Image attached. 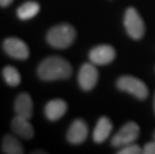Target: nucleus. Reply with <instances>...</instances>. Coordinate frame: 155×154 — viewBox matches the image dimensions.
<instances>
[{
    "label": "nucleus",
    "mask_w": 155,
    "mask_h": 154,
    "mask_svg": "<svg viewBox=\"0 0 155 154\" xmlns=\"http://www.w3.org/2000/svg\"><path fill=\"white\" fill-rule=\"evenodd\" d=\"M37 74L44 81L66 79L72 74V67L67 60L58 56H51L44 59L38 66Z\"/></svg>",
    "instance_id": "1"
},
{
    "label": "nucleus",
    "mask_w": 155,
    "mask_h": 154,
    "mask_svg": "<svg viewBox=\"0 0 155 154\" xmlns=\"http://www.w3.org/2000/svg\"><path fill=\"white\" fill-rule=\"evenodd\" d=\"M76 32L70 24H60L52 27L48 31L46 39L50 46L57 49H64L73 43Z\"/></svg>",
    "instance_id": "2"
},
{
    "label": "nucleus",
    "mask_w": 155,
    "mask_h": 154,
    "mask_svg": "<svg viewBox=\"0 0 155 154\" xmlns=\"http://www.w3.org/2000/svg\"><path fill=\"white\" fill-rule=\"evenodd\" d=\"M117 87L124 92L132 94L138 99L143 100L148 95V88L143 81L133 76H122L116 82Z\"/></svg>",
    "instance_id": "3"
},
{
    "label": "nucleus",
    "mask_w": 155,
    "mask_h": 154,
    "mask_svg": "<svg viewBox=\"0 0 155 154\" xmlns=\"http://www.w3.org/2000/svg\"><path fill=\"white\" fill-rule=\"evenodd\" d=\"M124 26L128 35L133 39H140L144 34V22L139 13L133 7H129L125 12Z\"/></svg>",
    "instance_id": "4"
},
{
    "label": "nucleus",
    "mask_w": 155,
    "mask_h": 154,
    "mask_svg": "<svg viewBox=\"0 0 155 154\" xmlns=\"http://www.w3.org/2000/svg\"><path fill=\"white\" fill-rule=\"evenodd\" d=\"M139 126L135 122H128L120 128V130L112 137L111 144L114 147H122L133 143L139 136Z\"/></svg>",
    "instance_id": "5"
},
{
    "label": "nucleus",
    "mask_w": 155,
    "mask_h": 154,
    "mask_svg": "<svg viewBox=\"0 0 155 154\" xmlns=\"http://www.w3.org/2000/svg\"><path fill=\"white\" fill-rule=\"evenodd\" d=\"M3 49L9 56L18 60H25L29 56V48L24 41L16 37H8L3 42Z\"/></svg>",
    "instance_id": "6"
},
{
    "label": "nucleus",
    "mask_w": 155,
    "mask_h": 154,
    "mask_svg": "<svg viewBox=\"0 0 155 154\" xmlns=\"http://www.w3.org/2000/svg\"><path fill=\"white\" fill-rule=\"evenodd\" d=\"M98 80V71L91 63H85L81 66L78 73V82L85 91L91 90L96 85Z\"/></svg>",
    "instance_id": "7"
},
{
    "label": "nucleus",
    "mask_w": 155,
    "mask_h": 154,
    "mask_svg": "<svg viewBox=\"0 0 155 154\" xmlns=\"http://www.w3.org/2000/svg\"><path fill=\"white\" fill-rule=\"evenodd\" d=\"M116 53L110 45H99L94 47L89 52V59L93 64L105 65L114 60Z\"/></svg>",
    "instance_id": "8"
},
{
    "label": "nucleus",
    "mask_w": 155,
    "mask_h": 154,
    "mask_svg": "<svg viewBox=\"0 0 155 154\" xmlns=\"http://www.w3.org/2000/svg\"><path fill=\"white\" fill-rule=\"evenodd\" d=\"M88 135L87 124L82 119H76L72 122L67 132V140L71 144H80L84 142Z\"/></svg>",
    "instance_id": "9"
},
{
    "label": "nucleus",
    "mask_w": 155,
    "mask_h": 154,
    "mask_svg": "<svg viewBox=\"0 0 155 154\" xmlns=\"http://www.w3.org/2000/svg\"><path fill=\"white\" fill-rule=\"evenodd\" d=\"M11 128L16 135L23 139L29 140L34 136V129L32 124L29 122V119L16 115L12 119Z\"/></svg>",
    "instance_id": "10"
},
{
    "label": "nucleus",
    "mask_w": 155,
    "mask_h": 154,
    "mask_svg": "<svg viewBox=\"0 0 155 154\" xmlns=\"http://www.w3.org/2000/svg\"><path fill=\"white\" fill-rule=\"evenodd\" d=\"M14 110L16 115L30 119L33 114V102L28 93H20L16 97L14 103Z\"/></svg>",
    "instance_id": "11"
},
{
    "label": "nucleus",
    "mask_w": 155,
    "mask_h": 154,
    "mask_svg": "<svg viewBox=\"0 0 155 154\" xmlns=\"http://www.w3.org/2000/svg\"><path fill=\"white\" fill-rule=\"evenodd\" d=\"M67 111V104L62 99L50 100L45 105L44 113L46 118L50 121H56L60 119Z\"/></svg>",
    "instance_id": "12"
},
{
    "label": "nucleus",
    "mask_w": 155,
    "mask_h": 154,
    "mask_svg": "<svg viewBox=\"0 0 155 154\" xmlns=\"http://www.w3.org/2000/svg\"><path fill=\"white\" fill-rule=\"evenodd\" d=\"M112 123L107 117H101L97 121L93 131V140L96 143H102L108 138L112 131Z\"/></svg>",
    "instance_id": "13"
},
{
    "label": "nucleus",
    "mask_w": 155,
    "mask_h": 154,
    "mask_svg": "<svg viewBox=\"0 0 155 154\" xmlns=\"http://www.w3.org/2000/svg\"><path fill=\"white\" fill-rule=\"evenodd\" d=\"M40 10V5L37 2L27 1L19 6L17 9V16L20 20H29V19L35 17Z\"/></svg>",
    "instance_id": "14"
},
{
    "label": "nucleus",
    "mask_w": 155,
    "mask_h": 154,
    "mask_svg": "<svg viewBox=\"0 0 155 154\" xmlns=\"http://www.w3.org/2000/svg\"><path fill=\"white\" fill-rule=\"evenodd\" d=\"M2 152L6 154H22L24 152V150H23L21 143L14 136L7 134L3 138Z\"/></svg>",
    "instance_id": "15"
},
{
    "label": "nucleus",
    "mask_w": 155,
    "mask_h": 154,
    "mask_svg": "<svg viewBox=\"0 0 155 154\" xmlns=\"http://www.w3.org/2000/svg\"><path fill=\"white\" fill-rule=\"evenodd\" d=\"M3 78L6 84L9 86L15 87L18 86L21 82V76L19 71L13 66H6L4 67V69L2 71Z\"/></svg>",
    "instance_id": "16"
},
{
    "label": "nucleus",
    "mask_w": 155,
    "mask_h": 154,
    "mask_svg": "<svg viewBox=\"0 0 155 154\" xmlns=\"http://www.w3.org/2000/svg\"><path fill=\"white\" fill-rule=\"evenodd\" d=\"M118 154H139L142 153V149L137 144L130 143L121 147V149L117 152Z\"/></svg>",
    "instance_id": "17"
},
{
    "label": "nucleus",
    "mask_w": 155,
    "mask_h": 154,
    "mask_svg": "<svg viewBox=\"0 0 155 154\" xmlns=\"http://www.w3.org/2000/svg\"><path fill=\"white\" fill-rule=\"evenodd\" d=\"M142 153L144 154H155V142H149L147 144H145Z\"/></svg>",
    "instance_id": "18"
},
{
    "label": "nucleus",
    "mask_w": 155,
    "mask_h": 154,
    "mask_svg": "<svg viewBox=\"0 0 155 154\" xmlns=\"http://www.w3.org/2000/svg\"><path fill=\"white\" fill-rule=\"evenodd\" d=\"M13 2V0H0V6L1 7H6V6L10 5Z\"/></svg>",
    "instance_id": "19"
},
{
    "label": "nucleus",
    "mask_w": 155,
    "mask_h": 154,
    "mask_svg": "<svg viewBox=\"0 0 155 154\" xmlns=\"http://www.w3.org/2000/svg\"><path fill=\"white\" fill-rule=\"evenodd\" d=\"M154 111H155V95H154Z\"/></svg>",
    "instance_id": "20"
},
{
    "label": "nucleus",
    "mask_w": 155,
    "mask_h": 154,
    "mask_svg": "<svg viewBox=\"0 0 155 154\" xmlns=\"http://www.w3.org/2000/svg\"><path fill=\"white\" fill-rule=\"evenodd\" d=\"M154 139H155V133H154Z\"/></svg>",
    "instance_id": "21"
}]
</instances>
